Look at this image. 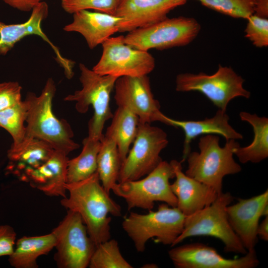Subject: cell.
I'll return each instance as SVG.
<instances>
[{
    "label": "cell",
    "mask_w": 268,
    "mask_h": 268,
    "mask_svg": "<svg viewBox=\"0 0 268 268\" xmlns=\"http://www.w3.org/2000/svg\"><path fill=\"white\" fill-rule=\"evenodd\" d=\"M66 188L69 196L63 198L61 204L80 215L95 245L110 239L108 214L120 216L121 208L104 190L97 172L82 181L67 183Z\"/></svg>",
    "instance_id": "1"
},
{
    "label": "cell",
    "mask_w": 268,
    "mask_h": 268,
    "mask_svg": "<svg viewBox=\"0 0 268 268\" xmlns=\"http://www.w3.org/2000/svg\"><path fill=\"white\" fill-rule=\"evenodd\" d=\"M56 89L54 80L49 78L39 95L27 93L24 100L27 106L25 138L41 140L67 155L80 145L72 139L74 134L69 124L53 112Z\"/></svg>",
    "instance_id": "2"
},
{
    "label": "cell",
    "mask_w": 268,
    "mask_h": 268,
    "mask_svg": "<svg viewBox=\"0 0 268 268\" xmlns=\"http://www.w3.org/2000/svg\"><path fill=\"white\" fill-rule=\"evenodd\" d=\"M198 145L200 152H190L187 156L188 166L185 173L219 194L222 192L223 178L242 170L233 158L234 150L240 144L236 140L230 139L221 147L218 136L206 134L200 138Z\"/></svg>",
    "instance_id": "3"
},
{
    "label": "cell",
    "mask_w": 268,
    "mask_h": 268,
    "mask_svg": "<svg viewBox=\"0 0 268 268\" xmlns=\"http://www.w3.org/2000/svg\"><path fill=\"white\" fill-rule=\"evenodd\" d=\"M186 217L177 207L163 202L156 211L150 210L146 214L130 212L124 217L122 226L137 252L141 253L150 239L172 247L183 230Z\"/></svg>",
    "instance_id": "4"
},
{
    "label": "cell",
    "mask_w": 268,
    "mask_h": 268,
    "mask_svg": "<svg viewBox=\"0 0 268 268\" xmlns=\"http://www.w3.org/2000/svg\"><path fill=\"white\" fill-rule=\"evenodd\" d=\"M79 67L82 88L68 95L64 100L75 102V109L81 114L87 112L89 106L92 107L94 113L88 123V136L101 140L105 122L113 116L110 106V95L118 78L99 74L82 63Z\"/></svg>",
    "instance_id": "5"
},
{
    "label": "cell",
    "mask_w": 268,
    "mask_h": 268,
    "mask_svg": "<svg viewBox=\"0 0 268 268\" xmlns=\"http://www.w3.org/2000/svg\"><path fill=\"white\" fill-rule=\"evenodd\" d=\"M233 199L230 193L221 192L210 204L186 216L183 230L172 247L190 237L209 236L221 241L226 252L245 254L247 251L232 229L226 212Z\"/></svg>",
    "instance_id": "6"
},
{
    "label": "cell",
    "mask_w": 268,
    "mask_h": 268,
    "mask_svg": "<svg viewBox=\"0 0 268 268\" xmlns=\"http://www.w3.org/2000/svg\"><path fill=\"white\" fill-rule=\"evenodd\" d=\"M174 178L170 162L162 161L145 178L117 183L111 191L126 201L129 210L134 208L152 210L156 201L177 207V200L169 183Z\"/></svg>",
    "instance_id": "7"
},
{
    "label": "cell",
    "mask_w": 268,
    "mask_h": 268,
    "mask_svg": "<svg viewBox=\"0 0 268 268\" xmlns=\"http://www.w3.org/2000/svg\"><path fill=\"white\" fill-rule=\"evenodd\" d=\"M244 79L230 67L219 65L212 74L203 72L183 73L176 78V90L198 91L218 109L226 111L229 103L238 97L248 99L250 92L243 87Z\"/></svg>",
    "instance_id": "8"
},
{
    "label": "cell",
    "mask_w": 268,
    "mask_h": 268,
    "mask_svg": "<svg viewBox=\"0 0 268 268\" xmlns=\"http://www.w3.org/2000/svg\"><path fill=\"white\" fill-rule=\"evenodd\" d=\"M200 29V24L194 18L167 17L129 32L124 36V41L131 47L140 50H163L189 44L196 38Z\"/></svg>",
    "instance_id": "9"
},
{
    "label": "cell",
    "mask_w": 268,
    "mask_h": 268,
    "mask_svg": "<svg viewBox=\"0 0 268 268\" xmlns=\"http://www.w3.org/2000/svg\"><path fill=\"white\" fill-rule=\"evenodd\" d=\"M168 143L162 129L139 122L133 147L121 164L118 182L138 180L151 172L162 161L160 154Z\"/></svg>",
    "instance_id": "10"
},
{
    "label": "cell",
    "mask_w": 268,
    "mask_h": 268,
    "mask_svg": "<svg viewBox=\"0 0 268 268\" xmlns=\"http://www.w3.org/2000/svg\"><path fill=\"white\" fill-rule=\"evenodd\" d=\"M52 232L56 241L55 260L58 267L86 268L89 266L96 246L78 213L67 210Z\"/></svg>",
    "instance_id": "11"
},
{
    "label": "cell",
    "mask_w": 268,
    "mask_h": 268,
    "mask_svg": "<svg viewBox=\"0 0 268 268\" xmlns=\"http://www.w3.org/2000/svg\"><path fill=\"white\" fill-rule=\"evenodd\" d=\"M102 53L92 69L103 75L117 78L147 75L154 68L155 59L148 51L126 44L124 36L110 37L102 44Z\"/></svg>",
    "instance_id": "12"
},
{
    "label": "cell",
    "mask_w": 268,
    "mask_h": 268,
    "mask_svg": "<svg viewBox=\"0 0 268 268\" xmlns=\"http://www.w3.org/2000/svg\"><path fill=\"white\" fill-rule=\"evenodd\" d=\"M114 98L118 107L128 109L138 117L139 122L159 121L165 124L166 116L151 91L147 75L122 76L115 82Z\"/></svg>",
    "instance_id": "13"
},
{
    "label": "cell",
    "mask_w": 268,
    "mask_h": 268,
    "mask_svg": "<svg viewBox=\"0 0 268 268\" xmlns=\"http://www.w3.org/2000/svg\"><path fill=\"white\" fill-rule=\"evenodd\" d=\"M168 255L177 268H255L260 263L255 250L239 258L227 259L214 248L201 243L175 247L168 251Z\"/></svg>",
    "instance_id": "14"
},
{
    "label": "cell",
    "mask_w": 268,
    "mask_h": 268,
    "mask_svg": "<svg viewBox=\"0 0 268 268\" xmlns=\"http://www.w3.org/2000/svg\"><path fill=\"white\" fill-rule=\"evenodd\" d=\"M48 9L47 3L42 1L34 7L30 17L24 23L6 24L0 21V55H6L17 42L28 35L39 36L51 47L56 54V60L63 68L66 77L70 79L74 75V63L62 55L41 27L42 21L48 16Z\"/></svg>",
    "instance_id": "15"
},
{
    "label": "cell",
    "mask_w": 268,
    "mask_h": 268,
    "mask_svg": "<svg viewBox=\"0 0 268 268\" xmlns=\"http://www.w3.org/2000/svg\"><path fill=\"white\" fill-rule=\"evenodd\" d=\"M227 206L229 224L247 251L255 250L260 218L268 216V191Z\"/></svg>",
    "instance_id": "16"
},
{
    "label": "cell",
    "mask_w": 268,
    "mask_h": 268,
    "mask_svg": "<svg viewBox=\"0 0 268 268\" xmlns=\"http://www.w3.org/2000/svg\"><path fill=\"white\" fill-rule=\"evenodd\" d=\"M187 0H121L115 15L122 18L119 32H129L161 21Z\"/></svg>",
    "instance_id": "17"
},
{
    "label": "cell",
    "mask_w": 268,
    "mask_h": 268,
    "mask_svg": "<svg viewBox=\"0 0 268 268\" xmlns=\"http://www.w3.org/2000/svg\"><path fill=\"white\" fill-rule=\"evenodd\" d=\"M68 159L66 153L55 150L46 162L37 168L25 170L19 177L47 196L66 198Z\"/></svg>",
    "instance_id": "18"
},
{
    "label": "cell",
    "mask_w": 268,
    "mask_h": 268,
    "mask_svg": "<svg viewBox=\"0 0 268 268\" xmlns=\"http://www.w3.org/2000/svg\"><path fill=\"white\" fill-rule=\"evenodd\" d=\"M174 170L175 180L170 187L177 200V207L186 216L210 204L218 194L210 187L199 182L182 171L181 162L170 161Z\"/></svg>",
    "instance_id": "19"
},
{
    "label": "cell",
    "mask_w": 268,
    "mask_h": 268,
    "mask_svg": "<svg viewBox=\"0 0 268 268\" xmlns=\"http://www.w3.org/2000/svg\"><path fill=\"white\" fill-rule=\"evenodd\" d=\"M121 20V17L114 15L81 10L73 13L72 22L66 25L64 30L80 34L89 48L93 49L119 32Z\"/></svg>",
    "instance_id": "20"
},
{
    "label": "cell",
    "mask_w": 268,
    "mask_h": 268,
    "mask_svg": "<svg viewBox=\"0 0 268 268\" xmlns=\"http://www.w3.org/2000/svg\"><path fill=\"white\" fill-rule=\"evenodd\" d=\"M229 117L218 109L212 118L199 121H180L166 116L165 124L182 129L185 134V140L181 163L184 162L191 152V143L197 136L204 134H217L223 136L226 140L242 139L243 135L229 124Z\"/></svg>",
    "instance_id": "21"
},
{
    "label": "cell",
    "mask_w": 268,
    "mask_h": 268,
    "mask_svg": "<svg viewBox=\"0 0 268 268\" xmlns=\"http://www.w3.org/2000/svg\"><path fill=\"white\" fill-rule=\"evenodd\" d=\"M55 150L47 143L36 138H25L17 147L7 152L9 170L20 176L25 170L37 168L46 162Z\"/></svg>",
    "instance_id": "22"
},
{
    "label": "cell",
    "mask_w": 268,
    "mask_h": 268,
    "mask_svg": "<svg viewBox=\"0 0 268 268\" xmlns=\"http://www.w3.org/2000/svg\"><path fill=\"white\" fill-rule=\"evenodd\" d=\"M56 244L52 232L36 236H23L15 243L13 253L9 256L10 265L15 268H37V259L49 253Z\"/></svg>",
    "instance_id": "23"
},
{
    "label": "cell",
    "mask_w": 268,
    "mask_h": 268,
    "mask_svg": "<svg viewBox=\"0 0 268 268\" xmlns=\"http://www.w3.org/2000/svg\"><path fill=\"white\" fill-rule=\"evenodd\" d=\"M239 116L253 127L254 138L249 145L235 148L234 154L242 163H259L268 157V119L247 112H240Z\"/></svg>",
    "instance_id": "24"
},
{
    "label": "cell",
    "mask_w": 268,
    "mask_h": 268,
    "mask_svg": "<svg viewBox=\"0 0 268 268\" xmlns=\"http://www.w3.org/2000/svg\"><path fill=\"white\" fill-rule=\"evenodd\" d=\"M138 124L136 115L127 108L118 107L107 128L105 135L115 141L122 163L135 139Z\"/></svg>",
    "instance_id": "25"
},
{
    "label": "cell",
    "mask_w": 268,
    "mask_h": 268,
    "mask_svg": "<svg viewBox=\"0 0 268 268\" xmlns=\"http://www.w3.org/2000/svg\"><path fill=\"white\" fill-rule=\"evenodd\" d=\"M83 147L76 157L68 159L67 167V183L85 180L97 172V156L101 140L88 136L82 141Z\"/></svg>",
    "instance_id": "26"
},
{
    "label": "cell",
    "mask_w": 268,
    "mask_h": 268,
    "mask_svg": "<svg viewBox=\"0 0 268 268\" xmlns=\"http://www.w3.org/2000/svg\"><path fill=\"white\" fill-rule=\"evenodd\" d=\"M97 163V172L100 182L106 192L110 194L118 182L122 162L115 141L105 135L101 139Z\"/></svg>",
    "instance_id": "27"
},
{
    "label": "cell",
    "mask_w": 268,
    "mask_h": 268,
    "mask_svg": "<svg viewBox=\"0 0 268 268\" xmlns=\"http://www.w3.org/2000/svg\"><path fill=\"white\" fill-rule=\"evenodd\" d=\"M27 106L22 100L18 104L0 111V127L11 135L13 143L10 147L19 146L26 137V122Z\"/></svg>",
    "instance_id": "28"
},
{
    "label": "cell",
    "mask_w": 268,
    "mask_h": 268,
    "mask_svg": "<svg viewBox=\"0 0 268 268\" xmlns=\"http://www.w3.org/2000/svg\"><path fill=\"white\" fill-rule=\"evenodd\" d=\"M90 268H133L122 256L119 244L110 239L98 245L90 259Z\"/></svg>",
    "instance_id": "29"
},
{
    "label": "cell",
    "mask_w": 268,
    "mask_h": 268,
    "mask_svg": "<svg viewBox=\"0 0 268 268\" xmlns=\"http://www.w3.org/2000/svg\"><path fill=\"white\" fill-rule=\"evenodd\" d=\"M206 7L237 18L247 19L254 13L253 0H197Z\"/></svg>",
    "instance_id": "30"
},
{
    "label": "cell",
    "mask_w": 268,
    "mask_h": 268,
    "mask_svg": "<svg viewBox=\"0 0 268 268\" xmlns=\"http://www.w3.org/2000/svg\"><path fill=\"white\" fill-rule=\"evenodd\" d=\"M121 0H61V6L70 14L81 10L94 9L115 15Z\"/></svg>",
    "instance_id": "31"
},
{
    "label": "cell",
    "mask_w": 268,
    "mask_h": 268,
    "mask_svg": "<svg viewBox=\"0 0 268 268\" xmlns=\"http://www.w3.org/2000/svg\"><path fill=\"white\" fill-rule=\"evenodd\" d=\"M245 30V37L257 47L268 46V19L255 14H252L247 19Z\"/></svg>",
    "instance_id": "32"
},
{
    "label": "cell",
    "mask_w": 268,
    "mask_h": 268,
    "mask_svg": "<svg viewBox=\"0 0 268 268\" xmlns=\"http://www.w3.org/2000/svg\"><path fill=\"white\" fill-rule=\"evenodd\" d=\"M21 90L16 81L0 83V111L21 102Z\"/></svg>",
    "instance_id": "33"
},
{
    "label": "cell",
    "mask_w": 268,
    "mask_h": 268,
    "mask_svg": "<svg viewBox=\"0 0 268 268\" xmlns=\"http://www.w3.org/2000/svg\"><path fill=\"white\" fill-rule=\"evenodd\" d=\"M16 233L9 225L0 226V257L9 256L13 252Z\"/></svg>",
    "instance_id": "34"
},
{
    "label": "cell",
    "mask_w": 268,
    "mask_h": 268,
    "mask_svg": "<svg viewBox=\"0 0 268 268\" xmlns=\"http://www.w3.org/2000/svg\"><path fill=\"white\" fill-rule=\"evenodd\" d=\"M9 6L22 11L32 10L43 0H2Z\"/></svg>",
    "instance_id": "35"
},
{
    "label": "cell",
    "mask_w": 268,
    "mask_h": 268,
    "mask_svg": "<svg viewBox=\"0 0 268 268\" xmlns=\"http://www.w3.org/2000/svg\"><path fill=\"white\" fill-rule=\"evenodd\" d=\"M254 4V14L258 16L268 18V0H253Z\"/></svg>",
    "instance_id": "36"
},
{
    "label": "cell",
    "mask_w": 268,
    "mask_h": 268,
    "mask_svg": "<svg viewBox=\"0 0 268 268\" xmlns=\"http://www.w3.org/2000/svg\"><path fill=\"white\" fill-rule=\"evenodd\" d=\"M257 234L258 237L265 241H268V216H265L264 219L259 224Z\"/></svg>",
    "instance_id": "37"
},
{
    "label": "cell",
    "mask_w": 268,
    "mask_h": 268,
    "mask_svg": "<svg viewBox=\"0 0 268 268\" xmlns=\"http://www.w3.org/2000/svg\"><path fill=\"white\" fill-rule=\"evenodd\" d=\"M158 266L155 264H148L143 265L142 268H158Z\"/></svg>",
    "instance_id": "38"
}]
</instances>
